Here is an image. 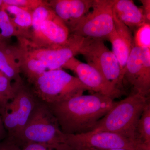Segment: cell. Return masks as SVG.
<instances>
[{
	"mask_svg": "<svg viewBox=\"0 0 150 150\" xmlns=\"http://www.w3.org/2000/svg\"><path fill=\"white\" fill-rule=\"evenodd\" d=\"M20 146L15 141L7 137L0 142V150H19Z\"/></svg>",
	"mask_w": 150,
	"mask_h": 150,
	"instance_id": "26",
	"label": "cell"
},
{
	"mask_svg": "<svg viewBox=\"0 0 150 150\" xmlns=\"http://www.w3.org/2000/svg\"><path fill=\"white\" fill-rule=\"evenodd\" d=\"M113 12L131 31L146 23L142 8L138 7L133 1L113 0Z\"/></svg>",
	"mask_w": 150,
	"mask_h": 150,
	"instance_id": "15",
	"label": "cell"
},
{
	"mask_svg": "<svg viewBox=\"0 0 150 150\" xmlns=\"http://www.w3.org/2000/svg\"><path fill=\"white\" fill-rule=\"evenodd\" d=\"M113 0H94L92 10L70 32L83 38H107L114 27Z\"/></svg>",
	"mask_w": 150,
	"mask_h": 150,
	"instance_id": "8",
	"label": "cell"
},
{
	"mask_svg": "<svg viewBox=\"0 0 150 150\" xmlns=\"http://www.w3.org/2000/svg\"><path fill=\"white\" fill-rule=\"evenodd\" d=\"M0 71L14 83L22 82L14 46L7 43L0 45Z\"/></svg>",
	"mask_w": 150,
	"mask_h": 150,
	"instance_id": "17",
	"label": "cell"
},
{
	"mask_svg": "<svg viewBox=\"0 0 150 150\" xmlns=\"http://www.w3.org/2000/svg\"><path fill=\"white\" fill-rule=\"evenodd\" d=\"M1 8L6 11L18 27L28 34L29 38L30 29L32 24V12L16 6L5 5L3 4Z\"/></svg>",
	"mask_w": 150,
	"mask_h": 150,
	"instance_id": "19",
	"label": "cell"
},
{
	"mask_svg": "<svg viewBox=\"0 0 150 150\" xmlns=\"http://www.w3.org/2000/svg\"><path fill=\"white\" fill-rule=\"evenodd\" d=\"M14 48L21 72L24 75L30 84L43 73L48 71L42 62L30 56L19 45L14 46Z\"/></svg>",
	"mask_w": 150,
	"mask_h": 150,
	"instance_id": "16",
	"label": "cell"
},
{
	"mask_svg": "<svg viewBox=\"0 0 150 150\" xmlns=\"http://www.w3.org/2000/svg\"><path fill=\"white\" fill-rule=\"evenodd\" d=\"M38 101L23 83L19 85L13 99L0 111L8 138L15 142L18 140Z\"/></svg>",
	"mask_w": 150,
	"mask_h": 150,
	"instance_id": "6",
	"label": "cell"
},
{
	"mask_svg": "<svg viewBox=\"0 0 150 150\" xmlns=\"http://www.w3.org/2000/svg\"><path fill=\"white\" fill-rule=\"evenodd\" d=\"M134 46L150 48V24L145 23L135 30Z\"/></svg>",
	"mask_w": 150,
	"mask_h": 150,
	"instance_id": "23",
	"label": "cell"
},
{
	"mask_svg": "<svg viewBox=\"0 0 150 150\" xmlns=\"http://www.w3.org/2000/svg\"><path fill=\"white\" fill-rule=\"evenodd\" d=\"M0 34L8 40L12 37L28 39V34L14 23L6 11L0 8Z\"/></svg>",
	"mask_w": 150,
	"mask_h": 150,
	"instance_id": "20",
	"label": "cell"
},
{
	"mask_svg": "<svg viewBox=\"0 0 150 150\" xmlns=\"http://www.w3.org/2000/svg\"><path fill=\"white\" fill-rule=\"evenodd\" d=\"M83 150H98L95 149H84Z\"/></svg>",
	"mask_w": 150,
	"mask_h": 150,
	"instance_id": "32",
	"label": "cell"
},
{
	"mask_svg": "<svg viewBox=\"0 0 150 150\" xmlns=\"http://www.w3.org/2000/svg\"><path fill=\"white\" fill-rule=\"evenodd\" d=\"M106 150H131L129 149H125V148H119V149H112Z\"/></svg>",
	"mask_w": 150,
	"mask_h": 150,
	"instance_id": "30",
	"label": "cell"
},
{
	"mask_svg": "<svg viewBox=\"0 0 150 150\" xmlns=\"http://www.w3.org/2000/svg\"><path fill=\"white\" fill-rule=\"evenodd\" d=\"M3 4L22 8L32 12L35 8L46 3L42 0H3Z\"/></svg>",
	"mask_w": 150,
	"mask_h": 150,
	"instance_id": "24",
	"label": "cell"
},
{
	"mask_svg": "<svg viewBox=\"0 0 150 150\" xmlns=\"http://www.w3.org/2000/svg\"><path fill=\"white\" fill-rule=\"evenodd\" d=\"M67 135L65 145L69 150H83L88 149L106 150L119 148L141 150L134 141L120 134L111 132H89Z\"/></svg>",
	"mask_w": 150,
	"mask_h": 150,
	"instance_id": "10",
	"label": "cell"
},
{
	"mask_svg": "<svg viewBox=\"0 0 150 150\" xmlns=\"http://www.w3.org/2000/svg\"><path fill=\"white\" fill-rule=\"evenodd\" d=\"M67 137L48 105L38 100L21 135L16 142L20 147L35 143L62 149L66 148Z\"/></svg>",
	"mask_w": 150,
	"mask_h": 150,
	"instance_id": "3",
	"label": "cell"
},
{
	"mask_svg": "<svg viewBox=\"0 0 150 150\" xmlns=\"http://www.w3.org/2000/svg\"><path fill=\"white\" fill-rule=\"evenodd\" d=\"M19 150H68L67 148L58 149L43 144L30 143L23 145L20 147Z\"/></svg>",
	"mask_w": 150,
	"mask_h": 150,
	"instance_id": "25",
	"label": "cell"
},
{
	"mask_svg": "<svg viewBox=\"0 0 150 150\" xmlns=\"http://www.w3.org/2000/svg\"><path fill=\"white\" fill-rule=\"evenodd\" d=\"M113 18L114 27L106 39L111 43L112 52L118 59L121 72L135 46L134 35L131 30L119 20L114 13Z\"/></svg>",
	"mask_w": 150,
	"mask_h": 150,
	"instance_id": "13",
	"label": "cell"
},
{
	"mask_svg": "<svg viewBox=\"0 0 150 150\" xmlns=\"http://www.w3.org/2000/svg\"><path fill=\"white\" fill-rule=\"evenodd\" d=\"M79 54L83 56L87 64L96 69L106 80L123 92L119 62L103 39L84 38Z\"/></svg>",
	"mask_w": 150,
	"mask_h": 150,
	"instance_id": "7",
	"label": "cell"
},
{
	"mask_svg": "<svg viewBox=\"0 0 150 150\" xmlns=\"http://www.w3.org/2000/svg\"><path fill=\"white\" fill-rule=\"evenodd\" d=\"M143 66V48L134 46L121 72V81L123 90L126 86L133 88V93L136 92L142 76Z\"/></svg>",
	"mask_w": 150,
	"mask_h": 150,
	"instance_id": "14",
	"label": "cell"
},
{
	"mask_svg": "<svg viewBox=\"0 0 150 150\" xmlns=\"http://www.w3.org/2000/svg\"><path fill=\"white\" fill-rule=\"evenodd\" d=\"M46 4L39 6L32 12L29 38H24L30 46H58L66 43L69 37V28Z\"/></svg>",
	"mask_w": 150,
	"mask_h": 150,
	"instance_id": "5",
	"label": "cell"
},
{
	"mask_svg": "<svg viewBox=\"0 0 150 150\" xmlns=\"http://www.w3.org/2000/svg\"><path fill=\"white\" fill-rule=\"evenodd\" d=\"M7 137V134L6 131L5 129L1 117L0 115V142L4 139Z\"/></svg>",
	"mask_w": 150,
	"mask_h": 150,
	"instance_id": "28",
	"label": "cell"
},
{
	"mask_svg": "<svg viewBox=\"0 0 150 150\" xmlns=\"http://www.w3.org/2000/svg\"><path fill=\"white\" fill-rule=\"evenodd\" d=\"M31 84V91L35 97L47 105L83 94L87 91H91L77 77L62 69L46 71Z\"/></svg>",
	"mask_w": 150,
	"mask_h": 150,
	"instance_id": "4",
	"label": "cell"
},
{
	"mask_svg": "<svg viewBox=\"0 0 150 150\" xmlns=\"http://www.w3.org/2000/svg\"><path fill=\"white\" fill-rule=\"evenodd\" d=\"M3 4V0H0V8L1 7Z\"/></svg>",
	"mask_w": 150,
	"mask_h": 150,
	"instance_id": "31",
	"label": "cell"
},
{
	"mask_svg": "<svg viewBox=\"0 0 150 150\" xmlns=\"http://www.w3.org/2000/svg\"><path fill=\"white\" fill-rule=\"evenodd\" d=\"M149 102L148 96L131 93L117 102L90 132L104 131L120 134L139 146L136 141V128L142 112Z\"/></svg>",
	"mask_w": 150,
	"mask_h": 150,
	"instance_id": "2",
	"label": "cell"
},
{
	"mask_svg": "<svg viewBox=\"0 0 150 150\" xmlns=\"http://www.w3.org/2000/svg\"><path fill=\"white\" fill-rule=\"evenodd\" d=\"M8 40H6L0 34V45L7 43Z\"/></svg>",
	"mask_w": 150,
	"mask_h": 150,
	"instance_id": "29",
	"label": "cell"
},
{
	"mask_svg": "<svg viewBox=\"0 0 150 150\" xmlns=\"http://www.w3.org/2000/svg\"><path fill=\"white\" fill-rule=\"evenodd\" d=\"M94 0H50L48 6L64 23L69 32L91 10Z\"/></svg>",
	"mask_w": 150,
	"mask_h": 150,
	"instance_id": "12",
	"label": "cell"
},
{
	"mask_svg": "<svg viewBox=\"0 0 150 150\" xmlns=\"http://www.w3.org/2000/svg\"><path fill=\"white\" fill-rule=\"evenodd\" d=\"M117 102L102 94L81 95L47 105L64 134L76 135L92 131Z\"/></svg>",
	"mask_w": 150,
	"mask_h": 150,
	"instance_id": "1",
	"label": "cell"
},
{
	"mask_svg": "<svg viewBox=\"0 0 150 150\" xmlns=\"http://www.w3.org/2000/svg\"><path fill=\"white\" fill-rule=\"evenodd\" d=\"M142 4L141 8L143 11L146 23L150 24V0H141Z\"/></svg>",
	"mask_w": 150,
	"mask_h": 150,
	"instance_id": "27",
	"label": "cell"
},
{
	"mask_svg": "<svg viewBox=\"0 0 150 150\" xmlns=\"http://www.w3.org/2000/svg\"><path fill=\"white\" fill-rule=\"evenodd\" d=\"M84 39V38L70 34L64 44L39 47L30 46L24 38H18V45L30 56L42 62L48 70L62 69L70 59L78 55Z\"/></svg>",
	"mask_w": 150,
	"mask_h": 150,
	"instance_id": "9",
	"label": "cell"
},
{
	"mask_svg": "<svg viewBox=\"0 0 150 150\" xmlns=\"http://www.w3.org/2000/svg\"><path fill=\"white\" fill-rule=\"evenodd\" d=\"M62 68L74 72L78 78L91 91L102 94L114 99L122 96L123 92L106 80L96 69L73 57Z\"/></svg>",
	"mask_w": 150,
	"mask_h": 150,
	"instance_id": "11",
	"label": "cell"
},
{
	"mask_svg": "<svg viewBox=\"0 0 150 150\" xmlns=\"http://www.w3.org/2000/svg\"><path fill=\"white\" fill-rule=\"evenodd\" d=\"M12 81L0 71V111L13 99L17 89L23 82L11 83Z\"/></svg>",
	"mask_w": 150,
	"mask_h": 150,
	"instance_id": "21",
	"label": "cell"
},
{
	"mask_svg": "<svg viewBox=\"0 0 150 150\" xmlns=\"http://www.w3.org/2000/svg\"><path fill=\"white\" fill-rule=\"evenodd\" d=\"M136 141L141 150H150V103L146 105L136 130Z\"/></svg>",
	"mask_w": 150,
	"mask_h": 150,
	"instance_id": "18",
	"label": "cell"
},
{
	"mask_svg": "<svg viewBox=\"0 0 150 150\" xmlns=\"http://www.w3.org/2000/svg\"><path fill=\"white\" fill-rule=\"evenodd\" d=\"M143 50V72L136 93L148 96L150 91V48Z\"/></svg>",
	"mask_w": 150,
	"mask_h": 150,
	"instance_id": "22",
	"label": "cell"
}]
</instances>
